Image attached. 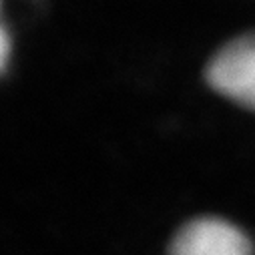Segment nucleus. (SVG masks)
Segmentation results:
<instances>
[{
    "mask_svg": "<svg viewBox=\"0 0 255 255\" xmlns=\"http://www.w3.org/2000/svg\"><path fill=\"white\" fill-rule=\"evenodd\" d=\"M171 255H253V249L235 225L201 217L179 229L171 241Z\"/></svg>",
    "mask_w": 255,
    "mask_h": 255,
    "instance_id": "obj_2",
    "label": "nucleus"
},
{
    "mask_svg": "<svg viewBox=\"0 0 255 255\" xmlns=\"http://www.w3.org/2000/svg\"><path fill=\"white\" fill-rule=\"evenodd\" d=\"M207 83L223 97L255 111V32L235 38L211 58Z\"/></svg>",
    "mask_w": 255,
    "mask_h": 255,
    "instance_id": "obj_1",
    "label": "nucleus"
},
{
    "mask_svg": "<svg viewBox=\"0 0 255 255\" xmlns=\"http://www.w3.org/2000/svg\"><path fill=\"white\" fill-rule=\"evenodd\" d=\"M8 50H10V42H8L6 30L2 28V24H0V69L4 67L6 56H8Z\"/></svg>",
    "mask_w": 255,
    "mask_h": 255,
    "instance_id": "obj_3",
    "label": "nucleus"
}]
</instances>
